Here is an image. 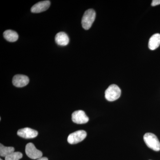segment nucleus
<instances>
[{
	"label": "nucleus",
	"mask_w": 160,
	"mask_h": 160,
	"mask_svg": "<svg viewBox=\"0 0 160 160\" xmlns=\"http://www.w3.org/2000/svg\"><path fill=\"white\" fill-rule=\"evenodd\" d=\"M144 140L148 147L155 151L160 150V142L157 137L152 133H146L144 135Z\"/></svg>",
	"instance_id": "f257e3e1"
},
{
	"label": "nucleus",
	"mask_w": 160,
	"mask_h": 160,
	"mask_svg": "<svg viewBox=\"0 0 160 160\" xmlns=\"http://www.w3.org/2000/svg\"><path fill=\"white\" fill-rule=\"evenodd\" d=\"M96 18V12L92 9L86 10L83 15L82 20V27L86 30H88L91 28Z\"/></svg>",
	"instance_id": "f03ea898"
},
{
	"label": "nucleus",
	"mask_w": 160,
	"mask_h": 160,
	"mask_svg": "<svg viewBox=\"0 0 160 160\" xmlns=\"http://www.w3.org/2000/svg\"><path fill=\"white\" fill-rule=\"evenodd\" d=\"M121 94V89L115 84L110 85L105 91V98L109 102H113L118 99Z\"/></svg>",
	"instance_id": "7ed1b4c3"
},
{
	"label": "nucleus",
	"mask_w": 160,
	"mask_h": 160,
	"mask_svg": "<svg viewBox=\"0 0 160 160\" xmlns=\"http://www.w3.org/2000/svg\"><path fill=\"white\" fill-rule=\"evenodd\" d=\"M87 133L84 130H78L69 134L67 138L68 142L70 144H77L86 138Z\"/></svg>",
	"instance_id": "20e7f679"
},
{
	"label": "nucleus",
	"mask_w": 160,
	"mask_h": 160,
	"mask_svg": "<svg viewBox=\"0 0 160 160\" xmlns=\"http://www.w3.org/2000/svg\"><path fill=\"white\" fill-rule=\"evenodd\" d=\"M26 153L28 157L32 159H38L42 158V153L38 150L32 143H29L26 145Z\"/></svg>",
	"instance_id": "39448f33"
},
{
	"label": "nucleus",
	"mask_w": 160,
	"mask_h": 160,
	"mask_svg": "<svg viewBox=\"0 0 160 160\" xmlns=\"http://www.w3.org/2000/svg\"><path fill=\"white\" fill-rule=\"evenodd\" d=\"M72 120L73 122L78 124H82L88 122L89 118L85 112L79 110L74 112L72 113Z\"/></svg>",
	"instance_id": "423d86ee"
},
{
	"label": "nucleus",
	"mask_w": 160,
	"mask_h": 160,
	"mask_svg": "<svg viewBox=\"0 0 160 160\" xmlns=\"http://www.w3.org/2000/svg\"><path fill=\"white\" fill-rule=\"evenodd\" d=\"M17 134L19 136L26 139L33 138L38 135V132L31 128H25L18 130Z\"/></svg>",
	"instance_id": "0eeeda50"
},
{
	"label": "nucleus",
	"mask_w": 160,
	"mask_h": 160,
	"mask_svg": "<svg viewBox=\"0 0 160 160\" xmlns=\"http://www.w3.org/2000/svg\"><path fill=\"white\" fill-rule=\"evenodd\" d=\"M29 78L24 75L18 74L14 76L12 79L13 85L17 87H23L27 86L29 83Z\"/></svg>",
	"instance_id": "6e6552de"
},
{
	"label": "nucleus",
	"mask_w": 160,
	"mask_h": 160,
	"mask_svg": "<svg viewBox=\"0 0 160 160\" xmlns=\"http://www.w3.org/2000/svg\"><path fill=\"white\" fill-rule=\"evenodd\" d=\"M49 1H44L39 2L32 7L31 11L33 13H40L47 10L50 6Z\"/></svg>",
	"instance_id": "1a4fd4ad"
},
{
	"label": "nucleus",
	"mask_w": 160,
	"mask_h": 160,
	"mask_svg": "<svg viewBox=\"0 0 160 160\" xmlns=\"http://www.w3.org/2000/svg\"><path fill=\"white\" fill-rule=\"evenodd\" d=\"M56 42L61 46H67L69 43V38L67 34L63 32H58L55 38Z\"/></svg>",
	"instance_id": "9d476101"
},
{
	"label": "nucleus",
	"mask_w": 160,
	"mask_h": 160,
	"mask_svg": "<svg viewBox=\"0 0 160 160\" xmlns=\"http://www.w3.org/2000/svg\"><path fill=\"white\" fill-rule=\"evenodd\" d=\"M160 45V34L155 33L152 36L149 40V49L150 50H154L157 49Z\"/></svg>",
	"instance_id": "9b49d317"
},
{
	"label": "nucleus",
	"mask_w": 160,
	"mask_h": 160,
	"mask_svg": "<svg viewBox=\"0 0 160 160\" xmlns=\"http://www.w3.org/2000/svg\"><path fill=\"white\" fill-rule=\"evenodd\" d=\"M4 37L9 42H15L18 38V35L17 32L12 30H7L3 33Z\"/></svg>",
	"instance_id": "f8f14e48"
},
{
	"label": "nucleus",
	"mask_w": 160,
	"mask_h": 160,
	"mask_svg": "<svg viewBox=\"0 0 160 160\" xmlns=\"http://www.w3.org/2000/svg\"><path fill=\"white\" fill-rule=\"evenodd\" d=\"M14 152V148L12 147H6L0 144V156L6 158L7 156Z\"/></svg>",
	"instance_id": "ddd939ff"
},
{
	"label": "nucleus",
	"mask_w": 160,
	"mask_h": 160,
	"mask_svg": "<svg viewBox=\"0 0 160 160\" xmlns=\"http://www.w3.org/2000/svg\"><path fill=\"white\" fill-rule=\"evenodd\" d=\"M23 155L19 152H14L5 158V160H19L22 158Z\"/></svg>",
	"instance_id": "4468645a"
},
{
	"label": "nucleus",
	"mask_w": 160,
	"mask_h": 160,
	"mask_svg": "<svg viewBox=\"0 0 160 160\" xmlns=\"http://www.w3.org/2000/svg\"><path fill=\"white\" fill-rule=\"evenodd\" d=\"M160 0H153L152 2V6H155L160 5Z\"/></svg>",
	"instance_id": "2eb2a0df"
},
{
	"label": "nucleus",
	"mask_w": 160,
	"mask_h": 160,
	"mask_svg": "<svg viewBox=\"0 0 160 160\" xmlns=\"http://www.w3.org/2000/svg\"><path fill=\"white\" fill-rule=\"evenodd\" d=\"M37 160H48V159L47 158L43 157L40 158L38 159Z\"/></svg>",
	"instance_id": "dca6fc26"
},
{
	"label": "nucleus",
	"mask_w": 160,
	"mask_h": 160,
	"mask_svg": "<svg viewBox=\"0 0 160 160\" xmlns=\"http://www.w3.org/2000/svg\"><path fill=\"white\" fill-rule=\"evenodd\" d=\"M0 160H3L2 159H0Z\"/></svg>",
	"instance_id": "f3484780"
}]
</instances>
